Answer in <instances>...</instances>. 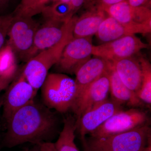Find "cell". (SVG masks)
Instances as JSON below:
<instances>
[{
  "instance_id": "ffe728a7",
  "label": "cell",
  "mask_w": 151,
  "mask_h": 151,
  "mask_svg": "<svg viewBox=\"0 0 151 151\" xmlns=\"http://www.w3.org/2000/svg\"><path fill=\"white\" fill-rule=\"evenodd\" d=\"M76 12L73 8L67 3L55 1L45 6L41 13L45 20L66 22L72 18Z\"/></svg>"
},
{
  "instance_id": "ba28073f",
  "label": "cell",
  "mask_w": 151,
  "mask_h": 151,
  "mask_svg": "<svg viewBox=\"0 0 151 151\" xmlns=\"http://www.w3.org/2000/svg\"><path fill=\"white\" fill-rule=\"evenodd\" d=\"M109 16L122 24L140 31L142 34L151 31V10L147 7L131 6L127 0L113 5L104 10Z\"/></svg>"
},
{
  "instance_id": "f546056e",
  "label": "cell",
  "mask_w": 151,
  "mask_h": 151,
  "mask_svg": "<svg viewBox=\"0 0 151 151\" xmlns=\"http://www.w3.org/2000/svg\"><path fill=\"white\" fill-rule=\"evenodd\" d=\"M12 80L3 78L0 76V92L8 86Z\"/></svg>"
},
{
  "instance_id": "7c38bea8",
  "label": "cell",
  "mask_w": 151,
  "mask_h": 151,
  "mask_svg": "<svg viewBox=\"0 0 151 151\" xmlns=\"http://www.w3.org/2000/svg\"><path fill=\"white\" fill-rule=\"evenodd\" d=\"M111 71L104 73L88 86L76 100L72 109L76 121L84 113L108 100L110 92Z\"/></svg>"
},
{
  "instance_id": "5bb4252c",
  "label": "cell",
  "mask_w": 151,
  "mask_h": 151,
  "mask_svg": "<svg viewBox=\"0 0 151 151\" xmlns=\"http://www.w3.org/2000/svg\"><path fill=\"white\" fill-rule=\"evenodd\" d=\"M112 67L111 61L97 56L91 58L82 64L74 73L76 76V101L88 86L104 73L111 71Z\"/></svg>"
},
{
  "instance_id": "484cf974",
  "label": "cell",
  "mask_w": 151,
  "mask_h": 151,
  "mask_svg": "<svg viewBox=\"0 0 151 151\" xmlns=\"http://www.w3.org/2000/svg\"><path fill=\"white\" fill-rule=\"evenodd\" d=\"M38 0H22L14 11V14H20L33 5Z\"/></svg>"
},
{
  "instance_id": "8992f818",
  "label": "cell",
  "mask_w": 151,
  "mask_h": 151,
  "mask_svg": "<svg viewBox=\"0 0 151 151\" xmlns=\"http://www.w3.org/2000/svg\"><path fill=\"white\" fill-rule=\"evenodd\" d=\"M148 117L145 111L133 108L119 111L110 117L89 135L99 137L124 133L148 124Z\"/></svg>"
},
{
  "instance_id": "5b68a950",
  "label": "cell",
  "mask_w": 151,
  "mask_h": 151,
  "mask_svg": "<svg viewBox=\"0 0 151 151\" xmlns=\"http://www.w3.org/2000/svg\"><path fill=\"white\" fill-rule=\"evenodd\" d=\"M7 36L8 44L16 56L25 62L40 24L32 17L14 13Z\"/></svg>"
},
{
  "instance_id": "d4e9b609",
  "label": "cell",
  "mask_w": 151,
  "mask_h": 151,
  "mask_svg": "<svg viewBox=\"0 0 151 151\" xmlns=\"http://www.w3.org/2000/svg\"><path fill=\"white\" fill-rule=\"evenodd\" d=\"M125 0H88L86 3L88 8H95L104 11L105 9Z\"/></svg>"
},
{
  "instance_id": "44dd1931",
  "label": "cell",
  "mask_w": 151,
  "mask_h": 151,
  "mask_svg": "<svg viewBox=\"0 0 151 151\" xmlns=\"http://www.w3.org/2000/svg\"><path fill=\"white\" fill-rule=\"evenodd\" d=\"M138 60L142 71L140 88L137 93L138 98L147 105L151 104V65L145 58L139 56Z\"/></svg>"
},
{
  "instance_id": "4dcf8cb0",
  "label": "cell",
  "mask_w": 151,
  "mask_h": 151,
  "mask_svg": "<svg viewBox=\"0 0 151 151\" xmlns=\"http://www.w3.org/2000/svg\"><path fill=\"white\" fill-rule=\"evenodd\" d=\"M141 151H151V143H150L145 148L142 150Z\"/></svg>"
},
{
  "instance_id": "277c9868",
  "label": "cell",
  "mask_w": 151,
  "mask_h": 151,
  "mask_svg": "<svg viewBox=\"0 0 151 151\" xmlns=\"http://www.w3.org/2000/svg\"><path fill=\"white\" fill-rule=\"evenodd\" d=\"M73 27L59 43L41 52L27 62L22 73L36 91L40 88L48 75L49 70L57 63L63 49L73 38Z\"/></svg>"
},
{
  "instance_id": "e0dca14e",
  "label": "cell",
  "mask_w": 151,
  "mask_h": 151,
  "mask_svg": "<svg viewBox=\"0 0 151 151\" xmlns=\"http://www.w3.org/2000/svg\"><path fill=\"white\" fill-rule=\"evenodd\" d=\"M138 33H142L139 29L122 24L108 15L100 24L96 35L101 41L105 43L126 36Z\"/></svg>"
},
{
  "instance_id": "52a82bcc",
  "label": "cell",
  "mask_w": 151,
  "mask_h": 151,
  "mask_svg": "<svg viewBox=\"0 0 151 151\" xmlns=\"http://www.w3.org/2000/svg\"><path fill=\"white\" fill-rule=\"evenodd\" d=\"M76 17L73 16L69 21L60 22L45 20L37 30L32 47L28 54L27 62L41 52L50 48L59 43L74 26Z\"/></svg>"
},
{
  "instance_id": "83f0119b",
  "label": "cell",
  "mask_w": 151,
  "mask_h": 151,
  "mask_svg": "<svg viewBox=\"0 0 151 151\" xmlns=\"http://www.w3.org/2000/svg\"><path fill=\"white\" fill-rule=\"evenodd\" d=\"M37 145L39 151H57L54 143L50 142H44Z\"/></svg>"
},
{
  "instance_id": "4316f807",
  "label": "cell",
  "mask_w": 151,
  "mask_h": 151,
  "mask_svg": "<svg viewBox=\"0 0 151 151\" xmlns=\"http://www.w3.org/2000/svg\"><path fill=\"white\" fill-rule=\"evenodd\" d=\"M55 1L67 3L70 5L75 12H76L81 8L82 6L86 4L88 0H55Z\"/></svg>"
},
{
  "instance_id": "603a6c76",
  "label": "cell",
  "mask_w": 151,
  "mask_h": 151,
  "mask_svg": "<svg viewBox=\"0 0 151 151\" xmlns=\"http://www.w3.org/2000/svg\"><path fill=\"white\" fill-rule=\"evenodd\" d=\"M14 16V14L0 16V50L4 47Z\"/></svg>"
},
{
  "instance_id": "d6a6232c",
  "label": "cell",
  "mask_w": 151,
  "mask_h": 151,
  "mask_svg": "<svg viewBox=\"0 0 151 151\" xmlns=\"http://www.w3.org/2000/svg\"><path fill=\"white\" fill-rule=\"evenodd\" d=\"M21 151H39V150H28V149H27V150H24Z\"/></svg>"
},
{
  "instance_id": "2e32d148",
  "label": "cell",
  "mask_w": 151,
  "mask_h": 151,
  "mask_svg": "<svg viewBox=\"0 0 151 151\" xmlns=\"http://www.w3.org/2000/svg\"><path fill=\"white\" fill-rule=\"evenodd\" d=\"M102 10L88 8L84 13L76 17L73 29V38L92 37L96 34L100 24L107 17Z\"/></svg>"
},
{
  "instance_id": "3957f363",
  "label": "cell",
  "mask_w": 151,
  "mask_h": 151,
  "mask_svg": "<svg viewBox=\"0 0 151 151\" xmlns=\"http://www.w3.org/2000/svg\"><path fill=\"white\" fill-rule=\"evenodd\" d=\"M43 104L61 113L72 110L76 97L75 80L60 73H48L41 86Z\"/></svg>"
},
{
  "instance_id": "8fae6325",
  "label": "cell",
  "mask_w": 151,
  "mask_h": 151,
  "mask_svg": "<svg viewBox=\"0 0 151 151\" xmlns=\"http://www.w3.org/2000/svg\"><path fill=\"white\" fill-rule=\"evenodd\" d=\"M37 92L21 73L2 97L3 117L6 122L19 109L34 100Z\"/></svg>"
},
{
  "instance_id": "ac0fdd59",
  "label": "cell",
  "mask_w": 151,
  "mask_h": 151,
  "mask_svg": "<svg viewBox=\"0 0 151 151\" xmlns=\"http://www.w3.org/2000/svg\"><path fill=\"white\" fill-rule=\"evenodd\" d=\"M110 92L111 99L122 106L126 104L135 108L143 105L137 94L122 82L113 66L110 72Z\"/></svg>"
},
{
  "instance_id": "cb8c5ba5",
  "label": "cell",
  "mask_w": 151,
  "mask_h": 151,
  "mask_svg": "<svg viewBox=\"0 0 151 151\" xmlns=\"http://www.w3.org/2000/svg\"><path fill=\"white\" fill-rule=\"evenodd\" d=\"M55 1V0H38L33 5L22 13L14 14L33 17L35 15L41 13L42 10L45 6Z\"/></svg>"
},
{
  "instance_id": "6da1fadb",
  "label": "cell",
  "mask_w": 151,
  "mask_h": 151,
  "mask_svg": "<svg viewBox=\"0 0 151 151\" xmlns=\"http://www.w3.org/2000/svg\"><path fill=\"white\" fill-rule=\"evenodd\" d=\"M58 122L56 113L33 100L7 122L1 147L12 148L26 143L38 145L50 142L57 133Z\"/></svg>"
},
{
  "instance_id": "30bf717a",
  "label": "cell",
  "mask_w": 151,
  "mask_h": 151,
  "mask_svg": "<svg viewBox=\"0 0 151 151\" xmlns=\"http://www.w3.org/2000/svg\"><path fill=\"white\" fill-rule=\"evenodd\" d=\"M148 45L135 35L123 37L116 40L93 46L92 55L100 57L112 62L132 57Z\"/></svg>"
},
{
  "instance_id": "f1b7e54d",
  "label": "cell",
  "mask_w": 151,
  "mask_h": 151,
  "mask_svg": "<svg viewBox=\"0 0 151 151\" xmlns=\"http://www.w3.org/2000/svg\"><path fill=\"white\" fill-rule=\"evenodd\" d=\"M131 6L135 7H147L150 8L151 0H127Z\"/></svg>"
},
{
  "instance_id": "836d02e7",
  "label": "cell",
  "mask_w": 151,
  "mask_h": 151,
  "mask_svg": "<svg viewBox=\"0 0 151 151\" xmlns=\"http://www.w3.org/2000/svg\"><path fill=\"white\" fill-rule=\"evenodd\" d=\"M2 105V97L0 98V107Z\"/></svg>"
},
{
  "instance_id": "7402d4cb",
  "label": "cell",
  "mask_w": 151,
  "mask_h": 151,
  "mask_svg": "<svg viewBox=\"0 0 151 151\" xmlns=\"http://www.w3.org/2000/svg\"><path fill=\"white\" fill-rule=\"evenodd\" d=\"M16 55L8 44L0 50V76L12 80L17 69Z\"/></svg>"
},
{
  "instance_id": "9c48e42d",
  "label": "cell",
  "mask_w": 151,
  "mask_h": 151,
  "mask_svg": "<svg viewBox=\"0 0 151 151\" xmlns=\"http://www.w3.org/2000/svg\"><path fill=\"white\" fill-rule=\"evenodd\" d=\"M92 37H73L70 40L55 65L58 70L63 73L74 74L92 55Z\"/></svg>"
},
{
  "instance_id": "7a4b0ae2",
  "label": "cell",
  "mask_w": 151,
  "mask_h": 151,
  "mask_svg": "<svg viewBox=\"0 0 151 151\" xmlns=\"http://www.w3.org/2000/svg\"><path fill=\"white\" fill-rule=\"evenodd\" d=\"M149 124L124 133L81 140L85 151H141L151 143Z\"/></svg>"
},
{
  "instance_id": "1f68e13d",
  "label": "cell",
  "mask_w": 151,
  "mask_h": 151,
  "mask_svg": "<svg viewBox=\"0 0 151 151\" xmlns=\"http://www.w3.org/2000/svg\"><path fill=\"white\" fill-rule=\"evenodd\" d=\"M9 0H0V6H2L8 2Z\"/></svg>"
},
{
  "instance_id": "4fadbf2b",
  "label": "cell",
  "mask_w": 151,
  "mask_h": 151,
  "mask_svg": "<svg viewBox=\"0 0 151 151\" xmlns=\"http://www.w3.org/2000/svg\"><path fill=\"white\" fill-rule=\"evenodd\" d=\"M121 110L122 105L112 99H108L84 113L76 121L81 140L86 137V135L94 132L110 117Z\"/></svg>"
},
{
  "instance_id": "9a60e30c",
  "label": "cell",
  "mask_w": 151,
  "mask_h": 151,
  "mask_svg": "<svg viewBox=\"0 0 151 151\" xmlns=\"http://www.w3.org/2000/svg\"><path fill=\"white\" fill-rule=\"evenodd\" d=\"M111 62L122 82L137 94L140 88L142 79V68L138 58L133 56Z\"/></svg>"
},
{
  "instance_id": "d6986e66",
  "label": "cell",
  "mask_w": 151,
  "mask_h": 151,
  "mask_svg": "<svg viewBox=\"0 0 151 151\" xmlns=\"http://www.w3.org/2000/svg\"><path fill=\"white\" fill-rule=\"evenodd\" d=\"M63 127L55 146L57 151H79L75 143L76 119L70 116L64 118Z\"/></svg>"
}]
</instances>
